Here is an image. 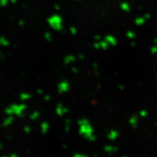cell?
I'll return each mask as SVG.
<instances>
[]
</instances>
